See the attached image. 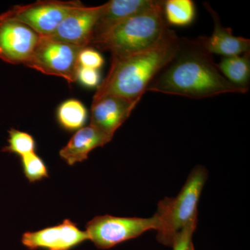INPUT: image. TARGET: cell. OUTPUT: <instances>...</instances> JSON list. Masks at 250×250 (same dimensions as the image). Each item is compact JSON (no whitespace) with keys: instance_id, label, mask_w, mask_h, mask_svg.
Instances as JSON below:
<instances>
[{"instance_id":"ba28073f","label":"cell","mask_w":250,"mask_h":250,"mask_svg":"<svg viewBox=\"0 0 250 250\" xmlns=\"http://www.w3.org/2000/svg\"><path fill=\"white\" fill-rule=\"evenodd\" d=\"M40 39L35 31L8 11L0 14V59L4 62L24 65Z\"/></svg>"},{"instance_id":"6da1fadb","label":"cell","mask_w":250,"mask_h":250,"mask_svg":"<svg viewBox=\"0 0 250 250\" xmlns=\"http://www.w3.org/2000/svg\"><path fill=\"white\" fill-rule=\"evenodd\" d=\"M147 91L200 99L246 93L248 90L232 84L220 73L200 38L196 41L182 39L175 57L152 81Z\"/></svg>"},{"instance_id":"5b68a950","label":"cell","mask_w":250,"mask_h":250,"mask_svg":"<svg viewBox=\"0 0 250 250\" xmlns=\"http://www.w3.org/2000/svg\"><path fill=\"white\" fill-rule=\"evenodd\" d=\"M159 226L155 215L148 218L99 215L87 223L85 232L97 248L107 250L149 230H157Z\"/></svg>"},{"instance_id":"9c48e42d","label":"cell","mask_w":250,"mask_h":250,"mask_svg":"<svg viewBox=\"0 0 250 250\" xmlns=\"http://www.w3.org/2000/svg\"><path fill=\"white\" fill-rule=\"evenodd\" d=\"M87 240L85 231L70 219H65L56 226L24 233L21 242L30 250H71Z\"/></svg>"},{"instance_id":"52a82bcc","label":"cell","mask_w":250,"mask_h":250,"mask_svg":"<svg viewBox=\"0 0 250 250\" xmlns=\"http://www.w3.org/2000/svg\"><path fill=\"white\" fill-rule=\"evenodd\" d=\"M82 5L80 1L41 0L29 4L17 5L7 11L41 36H49L67 15Z\"/></svg>"},{"instance_id":"30bf717a","label":"cell","mask_w":250,"mask_h":250,"mask_svg":"<svg viewBox=\"0 0 250 250\" xmlns=\"http://www.w3.org/2000/svg\"><path fill=\"white\" fill-rule=\"evenodd\" d=\"M101 10L102 5L85 6L83 4L76 8L67 15L53 34L47 37L82 48L88 47Z\"/></svg>"},{"instance_id":"3957f363","label":"cell","mask_w":250,"mask_h":250,"mask_svg":"<svg viewBox=\"0 0 250 250\" xmlns=\"http://www.w3.org/2000/svg\"><path fill=\"white\" fill-rule=\"evenodd\" d=\"M163 1H154L147 9L95 38L88 47L110 52L111 57H122L155 45L169 29L163 14Z\"/></svg>"},{"instance_id":"5bb4252c","label":"cell","mask_w":250,"mask_h":250,"mask_svg":"<svg viewBox=\"0 0 250 250\" xmlns=\"http://www.w3.org/2000/svg\"><path fill=\"white\" fill-rule=\"evenodd\" d=\"M154 1V0H111L102 5L92 41L127 18L147 9Z\"/></svg>"},{"instance_id":"ac0fdd59","label":"cell","mask_w":250,"mask_h":250,"mask_svg":"<svg viewBox=\"0 0 250 250\" xmlns=\"http://www.w3.org/2000/svg\"><path fill=\"white\" fill-rule=\"evenodd\" d=\"M9 132V145L1 149L2 152L22 156L36 152V142L33 136L27 132L11 128Z\"/></svg>"},{"instance_id":"d6986e66","label":"cell","mask_w":250,"mask_h":250,"mask_svg":"<svg viewBox=\"0 0 250 250\" xmlns=\"http://www.w3.org/2000/svg\"><path fill=\"white\" fill-rule=\"evenodd\" d=\"M21 164L24 176L31 183L49 177L47 166L36 152L21 157Z\"/></svg>"},{"instance_id":"277c9868","label":"cell","mask_w":250,"mask_h":250,"mask_svg":"<svg viewBox=\"0 0 250 250\" xmlns=\"http://www.w3.org/2000/svg\"><path fill=\"white\" fill-rule=\"evenodd\" d=\"M207 179L205 167L197 166L188 177L176 197H165L158 204L157 240L172 247L177 236L188 225L197 221V206Z\"/></svg>"},{"instance_id":"8fae6325","label":"cell","mask_w":250,"mask_h":250,"mask_svg":"<svg viewBox=\"0 0 250 250\" xmlns=\"http://www.w3.org/2000/svg\"><path fill=\"white\" fill-rule=\"evenodd\" d=\"M139 103L114 95L93 98L90 125L113 138Z\"/></svg>"},{"instance_id":"8992f818","label":"cell","mask_w":250,"mask_h":250,"mask_svg":"<svg viewBox=\"0 0 250 250\" xmlns=\"http://www.w3.org/2000/svg\"><path fill=\"white\" fill-rule=\"evenodd\" d=\"M82 47L47 36H41L26 66L47 75L62 77L69 83L77 81L78 57Z\"/></svg>"},{"instance_id":"7a4b0ae2","label":"cell","mask_w":250,"mask_h":250,"mask_svg":"<svg viewBox=\"0 0 250 250\" xmlns=\"http://www.w3.org/2000/svg\"><path fill=\"white\" fill-rule=\"evenodd\" d=\"M182 39L168 29L162 40L141 52L122 57H111V66L98 85L93 98L114 95L141 101L148 86L174 58Z\"/></svg>"},{"instance_id":"ffe728a7","label":"cell","mask_w":250,"mask_h":250,"mask_svg":"<svg viewBox=\"0 0 250 250\" xmlns=\"http://www.w3.org/2000/svg\"><path fill=\"white\" fill-rule=\"evenodd\" d=\"M104 63L103 57L97 49L90 47L81 49L78 57L79 66L99 70Z\"/></svg>"},{"instance_id":"2e32d148","label":"cell","mask_w":250,"mask_h":250,"mask_svg":"<svg viewBox=\"0 0 250 250\" xmlns=\"http://www.w3.org/2000/svg\"><path fill=\"white\" fill-rule=\"evenodd\" d=\"M163 14L167 25L187 27L195 21L196 9L192 0L163 1Z\"/></svg>"},{"instance_id":"9a60e30c","label":"cell","mask_w":250,"mask_h":250,"mask_svg":"<svg viewBox=\"0 0 250 250\" xmlns=\"http://www.w3.org/2000/svg\"><path fill=\"white\" fill-rule=\"evenodd\" d=\"M216 65L220 73L230 83L238 88L248 90L250 80V52L224 57Z\"/></svg>"},{"instance_id":"e0dca14e","label":"cell","mask_w":250,"mask_h":250,"mask_svg":"<svg viewBox=\"0 0 250 250\" xmlns=\"http://www.w3.org/2000/svg\"><path fill=\"white\" fill-rule=\"evenodd\" d=\"M57 119L64 129L68 131L79 130L83 127L86 121V108L79 100H67L59 106Z\"/></svg>"},{"instance_id":"7402d4cb","label":"cell","mask_w":250,"mask_h":250,"mask_svg":"<svg viewBox=\"0 0 250 250\" xmlns=\"http://www.w3.org/2000/svg\"><path fill=\"white\" fill-rule=\"evenodd\" d=\"M197 222L190 224L182 230L174 241L173 250H186L192 242V233L196 229Z\"/></svg>"},{"instance_id":"7c38bea8","label":"cell","mask_w":250,"mask_h":250,"mask_svg":"<svg viewBox=\"0 0 250 250\" xmlns=\"http://www.w3.org/2000/svg\"><path fill=\"white\" fill-rule=\"evenodd\" d=\"M205 6L213 18V31L209 37H200L202 45L210 54H218L224 57L242 55L250 52V41L233 35L230 28L224 27L218 15L208 3Z\"/></svg>"},{"instance_id":"44dd1931","label":"cell","mask_w":250,"mask_h":250,"mask_svg":"<svg viewBox=\"0 0 250 250\" xmlns=\"http://www.w3.org/2000/svg\"><path fill=\"white\" fill-rule=\"evenodd\" d=\"M77 81H80L82 84L90 88L98 86L100 82V72L95 69L79 67Z\"/></svg>"},{"instance_id":"603a6c76","label":"cell","mask_w":250,"mask_h":250,"mask_svg":"<svg viewBox=\"0 0 250 250\" xmlns=\"http://www.w3.org/2000/svg\"><path fill=\"white\" fill-rule=\"evenodd\" d=\"M186 250H195V249H194L193 244H192V242L190 243V245H189Z\"/></svg>"},{"instance_id":"4fadbf2b","label":"cell","mask_w":250,"mask_h":250,"mask_svg":"<svg viewBox=\"0 0 250 250\" xmlns=\"http://www.w3.org/2000/svg\"><path fill=\"white\" fill-rule=\"evenodd\" d=\"M113 138L89 125L77 130L66 146L61 149L59 155L69 166L86 160L93 149L103 147Z\"/></svg>"}]
</instances>
